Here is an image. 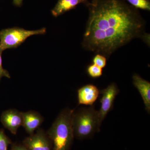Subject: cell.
<instances>
[{
  "mask_svg": "<svg viewBox=\"0 0 150 150\" xmlns=\"http://www.w3.org/2000/svg\"><path fill=\"white\" fill-rule=\"evenodd\" d=\"M46 31L45 28L36 30H27L17 27L3 29L0 31V49L3 51L17 48L30 36L43 35Z\"/></svg>",
  "mask_w": 150,
  "mask_h": 150,
  "instance_id": "4",
  "label": "cell"
},
{
  "mask_svg": "<svg viewBox=\"0 0 150 150\" xmlns=\"http://www.w3.org/2000/svg\"><path fill=\"white\" fill-rule=\"evenodd\" d=\"M11 140L7 137L3 129H0V150H8Z\"/></svg>",
  "mask_w": 150,
  "mask_h": 150,
  "instance_id": "14",
  "label": "cell"
},
{
  "mask_svg": "<svg viewBox=\"0 0 150 150\" xmlns=\"http://www.w3.org/2000/svg\"><path fill=\"white\" fill-rule=\"evenodd\" d=\"M97 1V0H91V4H95V3Z\"/></svg>",
  "mask_w": 150,
  "mask_h": 150,
  "instance_id": "19",
  "label": "cell"
},
{
  "mask_svg": "<svg viewBox=\"0 0 150 150\" xmlns=\"http://www.w3.org/2000/svg\"><path fill=\"white\" fill-rule=\"evenodd\" d=\"M23 0H13V4L16 6H21L22 4Z\"/></svg>",
  "mask_w": 150,
  "mask_h": 150,
  "instance_id": "18",
  "label": "cell"
},
{
  "mask_svg": "<svg viewBox=\"0 0 150 150\" xmlns=\"http://www.w3.org/2000/svg\"><path fill=\"white\" fill-rule=\"evenodd\" d=\"M87 71L89 76L93 78L100 77L103 74L102 68L98 67L94 64L89 66L88 67Z\"/></svg>",
  "mask_w": 150,
  "mask_h": 150,
  "instance_id": "13",
  "label": "cell"
},
{
  "mask_svg": "<svg viewBox=\"0 0 150 150\" xmlns=\"http://www.w3.org/2000/svg\"><path fill=\"white\" fill-rule=\"evenodd\" d=\"M99 90L92 84H88L82 87L78 90L79 104L92 105L99 96Z\"/></svg>",
  "mask_w": 150,
  "mask_h": 150,
  "instance_id": "9",
  "label": "cell"
},
{
  "mask_svg": "<svg viewBox=\"0 0 150 150\" xmlns=\"http://www.w3.org/2000/svg\"><path fill=\"white\" fill-rule=\"evenodd\" d=\"M133 82L135 87L137 88L142 99L144 101L145 109L148 113L150 112V83L149 81L144 79L137 74L133 75Z\"/></svg>",
  "mask_w": 150,
  "mask_h": 150,
  "instance_id": "10",
  "label": "cell"
},
{
  "mask_svg": "<svg viewBox=\"0 0 150 150\" xmlns=\"http://www.w3.org/2000/svg\"><path fill=\"white\" fill-rule=\"evenodd\" d=\"M1 121L5 128L16 135L18 129L22 126V112L15 109L4 111L1 115Z\"/></svg>",
  "mask_w": 150,
  "mask_h": 150,
  "instance_id": "7",
  "label": "cell"
},
{
  "mask_svg": "<svg viewBox=\"0 0 150 150\" xmlns=\"http://www.w3.org/2000/svg\"><path fill=\"white\" fill-rule=\"evenodd\" d=\"M93 63L94 64L103 69L106 66V57L101 54H96L93 59Z\"/></svg>",
  "mask_w": 150,
  "mask_h": 150,
  "instance_id": "15",
  "label": "cell"
},
{
  "mask_svg": "<svg viewBox=\"0 0 150 150\" xmlns=\"http://www.w3.org/2000/svg\"><path fill=\"white\" fill-rule=\"evenodd\" d=\"M23 145L28 150H53V146L47 133L37 129L36 133L25 139Z\"/></svg>",
  "mask_w": 150,
  "mask_h": 150,
  "instance_id": "6",
  "label": "cell"
},
{
  "mask_svg": "<svg viewBox=\"0 0 150 150\" xmlns=\"http://www.w3.org/2000/svg\"><path fill=\"white\" fill-rule=\"evenodd\" d=\"M130 5L135 8L148 11L150 10L149 0H126Z\"/></svg>",
  "mask_w": 150,
  "mask_h": 150,
  "instance_id": "12",
  "label": "cell"
},
{
  "mask_svg": "<svg viewBox=\"0 0 150 150\" xmlns=\"http://www.w3.org/2000/svg\"><path fill=\"white\" fill-rule=\"evenodd\" d=\"M22 126L30 135L34 134V131L39 128L44 121L40 113L33 110L22 112Z\"/></svg>",
  "mask_w": 150,
  "mask_h": 150,
  "instance_id": "8",
  "label": "cell"
},
{
  "mask_svg": "<svg viewBox=\"0 0 150 150\" xmlns=\"http://www.w3.org/2000/svg\"><path fill=\"white\" fill-rule=\"evenodd\" d=\"M2 52L3 51L0 49V81L2 78L4 77L8 78V79H10L11 77L8 72L3 68L1 56Z\"/></svg>",
  "mask_w": 150,
  "mask_h": 150,
  "instance_id": "16",
  "label": "cell"
},
{
  "mask_svg": "<svg viewBox=\"0 0 150 150\" xmlns=\"http://www.w3.org/2000/svg\"><path fill=\"white\" fill-rule=\"evenodd\" d=\"M88 20L82 46L108 58L134 38L144 40L145 22L137 9L125 0H97L88 6Z\"/></svg>",
  "mask_w": 150,
  "mask_h": 150,
  "instance_id": "1",
  "label": "cell"
},
{
  "mask_svg": "<svg viewBox=\"0 0 150 150\" xmlns=\"http://www.w3.org/2000/svg\"><path fill=\"white\" fill-rule=\"evenodd\" d=\"M119 92V89L114 83L110 84L106 88L99 91L100 93L102 95L100 99L101 106L99 110L98 111V122L100 129L106 115L113 108L115 97Z\"/></svg>",
  "mask_w": 150,
  "mask_h": 150,
  "instance_id": "5",
  "label": "cell"
},
{
  "mask_svg": "<svg viewBox=\"0 0 150 150\" xmlns=\"http://www.w3.org/2000/svg\"><path fill=\"white\" fill-rule=\"evenodd\" d=\"M74 110H62L47 132L53 150H69L74 140L72 116Z\"/></svg>",
  "mask_w": 150,
  "mask_h": 150,
  "instance_id": "2",
  "label": "cell"
},
{
  "mask_svg": "<svg viewBox=\"0 0 150 150\" xmlns=\"http://www.w3.org/2000/svg\"><path fill=\"white\" fill-rule=\"evenodd\" d=\"M12 150H28L23 145L14 144L12 146Z\"/></svg>",
  "mask_w": 150,
  "mask_h": 150,
  "instance_id": "17",
  "label": "cell"
},
{
  "mask_svg": "<svg viewBox=\"0 0 150 150\" xmlns=\"http://www.w3.org/2000/svg\"><path fill=\"white\" fill-rule=\"evenodd\" d=\"M72 125L74 137L80 140L91 138L96 132H99L98 111L94 105L82 108L74 112Z\"/></svg>",
  "mask_w": 150,
  "mask_h": 150,
  "instance_id": "3",
  "label": "cell"
},
{
  "mask_svg": "<svg viewBox=\"0 0 150 150\" xmlns=\"http://www.w3.org/2000/svg\"><path fill=\"white\" fill-rule=\"evenodd\" d=\"M91 3L89 0H58L55 7L51 11V13L53 16L56 17L76 8L79 4H84L88 7Z\"/></svg>",
  "mask_w": 150,
  "mask_h": 150,
  "instance_id": "11",
  "label": "cell"
}]
</instances>
